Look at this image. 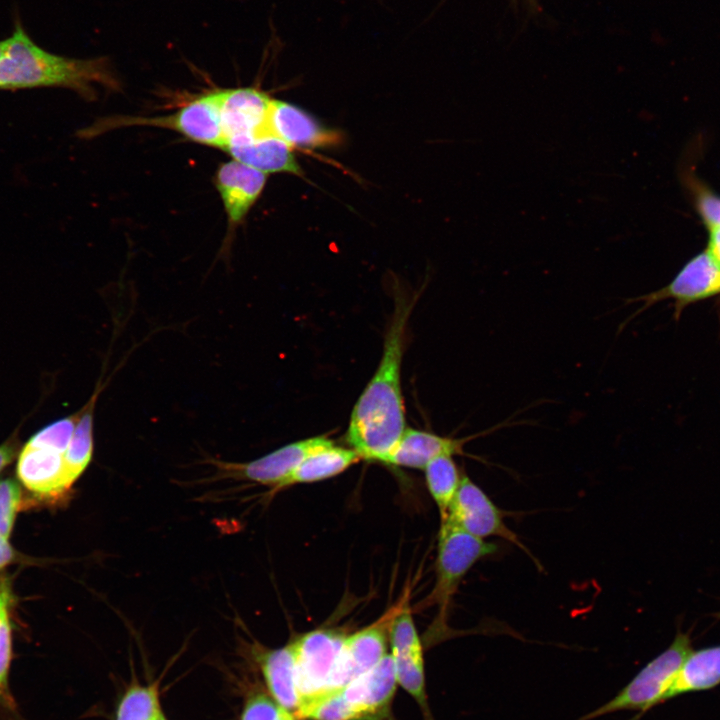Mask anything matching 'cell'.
<instances>
[{
  "label": "cell",
  "instance_id": "cell-1",
  "mask_svg": "<svg viewBox=\"0 0 720 720\" xmlns=\"http://www.w3.org/2000/svg\"><path fill=\"white\" fill-rule=\"evenodd\" d=\"M394 298L380 363L354 405L345 435L361 459L383 464L406 429L401 363L406 326L415 302L401 293Z\"/></svg>",
  "mask_w": 720,
  "mask_h": 720
},
{
  "label": "cell",
  "instance_id": "cell-2",
  "mask_svg": "<svg viewBox=\"0 0 720 720\" xmlns=\"http://www.w3.org/2000/svg\"><path fill=\"white\" fill-rule=\"evenodd\" d=\"M5 40L0 89L62 87L91 99L95 85L120 88L107 58L76 59L50 53L35 44L20 26Z\"/></svg>",
  "mask_w": 720,
  "mask_h": 720
},
{
  "label": "cell",
  "instance_id": "cell-3",
  "mask_svg": "<svg viewBox=\"0 0 720 720\" xmlns=\"http://www.w3.org/2000/svg\"><path fill=\"white\" fill-rule=\"evenodd\" d=\"M498 546L473 536L446 522H441L435 564V584L427 599L438 606L435 620L437 632L449 635L446 624L448 609L460 583L480 560L495 554Z\"/></svg>",
  "mask_w": 720,
  "mask_h": 720
},
{
  "label": "cell",
  "instance_id": "cell-4",
  "mask_svg": "<svg viewBox=\"0 0 720 720\" xmlns=\"http://www.w3.org/2000/svg\"><path fill=\"white\" fill-rule=\"evenodd\" d=\"M692 650L689 636L677 633L673 642L643 666L609 701L576 720H594L619 711L639 712L634 719L664 702L685 657Z\"/></svg>",
  "mask_w": 720,
  "mask_h": 720
},
{
  "label": "cell",
  "instance_id": "cell-5",
  "mask_svg": "<svg viewBox=\"0 0 720 720\" xmlns=\"http://www.w3.org/2000/svg\"><path fill=\"white\" fill-rule=\"evenodd\" d=\"M132 126H149L173 130L195 143L220 149L225 142L214 91L195 97L176 112L168 115L154 117L115 115L105 117L83 129L80 135L86 138L96 137L114 129Z\"/></svg>",
  "mask_w": 720,
  "mask_h": 720
},
{
  "label": "cell",
  "instance_id": "cell-6",
  "mask_svg": "<svg viewBox=\"0 0 720 720\" xmlns=\"http://www.w3.org/2000/svg\"><path fill=\"white\" fill-rule=\"evenodd\" d=\"M505 512L471 478L462 472L457 492L449 506L446 522L481 539L498 537L527 554L538 567V560L506 524Z\"/></svg>",
  "mask_w": 720,
  "mask_h": 720
},
{
  "label": "cell",
  "instance_id": "cell-7",
  "mask_svg": "<svg viewBox=\"0 0 720 720\" xmlns=\"http://www.w3.org/2000/svg\"><path fill=\"white\" fill-rule=\"evenodd\" d=\"M345 637L335 630L319 629L291 642L299 701L329 690L330 679Z\"/></svg>",
  "mask_w": 720,
  "mask_h": 720
},
{
  "label": "cell",
  "instance_id": "cell-8",
  "mask_svg": "<svg viewBox=\"0 0 720 720\" xmlns=\"http://www.w3.org/2000/svg\"><path fill=\"white\" fill-rule=\"evenodd\" d=\"M527 422L529 421H515L514 416H510L482 431L461 438L440 436L432 432L406 427L384 464L424 470L426 465L438 456L469 455L465 452L464 447L473 439L485 437L498 430ZM471 457L486 463L480 457Z\"/></svg>",
  "mask_w": 720,
  "mask_h": 720
},
{
  "label": "cell",
  "instance_id": "cell-9",
  "mask_svg": "<svg viewBox=\"0 0 720 720\" xmlns=\"http://www.w3.org/2000/svg\"><path fill=\"white\" fill-rule=\"evenodd\" d=\"M396 609L377 623L346 636L334 667L329 690L342 689L350 681L373 668L386 654L390 621Z\"/></svg>",
  "mask_w": 720,
  "mask_h": 720
},
{
  "label": "cell",
  "instance_id": "cell-10",
  "mask_svg": "<svg viewBox=\"0 0 720 720\" xmlns=\"http://www.w3.org/2000/svg\"><path fill=\"white\" fill-rule=\"evenodd\" d=\"M717 294H720V267L706 250L691 259L666 287L641 297L627 299V304L636 301H643L644 304L619 326L618 333L640 311L660 300L673 298L679 304H687Z\"/></svg>",
  "mask_w": 720,
  "mask_h": 720
},
{
  "label": "cell",
  "instance_id": "cell-11",
  "mask_svg": "<svg viewBox=\"0 0 720 720\" xmlns=\"http://www.w3.org/2000/svg\"><path fill=\"white\" fill-rule=\"evenodd\" d=\"M397 683L393 658L386 654L373 668L343 687L342 694L354 720H384Z\"/></svg>",
  "mask_w": 720,
  "mask_h": 720
},
{
  "label": "cell",
  "instance_id": "cell-12",
  "mask_svg": "<svg viewBox=\"0 0 720 720\" xmlns=\"http://www.w3.org/2000/svg\"><path fill=\"white\" fill-rule=\"evenodd\" d=\"M214 95L225 142L234 137L268 132L266 124L272 99L265 92L242 87L214 90Z\"/></svg>",
  "mask_w": 720,
  "mask_h": 720
},
{
  "label": "cell",
  "instance_id": "cell-13",
  "mask_svg": "<svg viewBox=\"0 0 720 720\" xmlns=\"http://www.w3.org/2000/svg\"><path fill=\"white\" fill-rule=\"evenodd\" d=\"M265 183V173L234 159L219 165L214 184L223 203L230 232L243 222Z\"/></svg>",
  "mask_w": 720,
  "mask_h": 720
},
{
  "label": "cell",
  "instance_id": "cell-14",
  "mask_svg": "<svg viewBox=\"0 0 720 720\" xmlns=\"http://www.w3.org/2000/svg\"><path fill=\"white\" fill-rule=\"evenodd\" d=\"M333 443L326 435L310 437L287 444L251 462L230 464L228 467L240 478L275 489L308 455Z\"/></svg>",
  "mask_w": 720,
  "mask_h": 720
},
{
  "label": "cell",
  "instance_id": "cell-15",
  "mask_svg": "<svg viewBox=\"0 0 720 720\" xmlns=\"http://www.w3.org/2000/svg\"><path fill=\"white\" fill-rule=\"evenodd\" d=\"M266 128L290 147H324L340 141L336 131L323 126L301 108L282 100H271Z\"/></svg>",
  "mask_w": 720,
  "mask_h": 720
},
{
  "label": "cell",
  "instance_id": "cell-16",
  "mask_svg": "<svg viewBox=\"0 0 720 720\" xmlns=\"http://www.w3.org/2000/svg\"><path fill=\"white\" fill-rule=\"evenodd\" d=\"M222 150L234 160L265 174L302 173L291 147L269 132L230 138Z\"/></svg>",
  "mask_w": 720,
  "mask_h": 720
},
{
  "label": "cell",
  "instance_id": "cell-17",
  "mask_svg": "<svg viewBox=\"0 0 720 720\" xmlns=\"http://www.w3.org/2000/svg\"><path fill=\"white\" fill-rule=\"evenodd\" d=\"M17 476L39 496L57 497L69 490L64 480V453L54 449L25 444L18 457Z\"/></svg>",
  "mask_w": 720,
  "mask_h": 720
},
{
  "label": "cell",
  "instance_id": "cell-18",
  "mask_svg": "<svg viewBox=\"0 0 720 720\" xmlns=\"http://www.w3.org/2000/svg\"><path fill=\"white\" fill-rule=\"evenodd\" d=\"M254 657L269 694L285 709L295 713L299 694L292 643L276 649H254Z\"/></svg>",
  "mask_w": 720,
  "mask_h": 720
},
{
  "label": "cell",
  "instance_id": "cell-19",
  "mask_svg": "<svg viewBox=\"0 0 720 720\" xmlns=\"http://www.w3.org/2000/svg\"><path fill=\"white\" fill-rule=\"evenodd\" d=\"M718 684H720V645L691 650L682 662L664 697V702L686 693L709 690Z\"/></svg>",
  "mask_w": 720,
  "mask_h": 720
},
{
  "label": "cell",
  "instance_id": "cell-20",
  "mask_svg": "<svg viewBox=\"0 0 720 720\" xmlns=\"http://www.w3.org/2000/svg\"><path fill=\"white\" fill-rule=\"evenodd\" d=\"M359 460L361 457L352 448L333 443L308 455L274 490L326 480L341 474Z\"/></svg>",
  "mask_w": 720,
  "mask_h": 720
},
{
  "label": "cell",
  "instance_id": "cell-21",
  "mask_svg": "<svg viewBox=\"0 0 720 720\" xmlns=\"http://www.w3.org/2000/svg\"><path fill=\"white\" fill-rule=\"evenodd\" d=\"M97 393L81 410L69 446L64 453V480L68 489L88 466L93 452V412Z\"/></svg>",
  "mask_w": 720,
  "mask_h": 720
},
{
  "label": "cell",
  "instance_id": "cell-22",
  "mask_svg": "<svg viewBox=\"0 0 720 720\" xmlns=\"http://www.w3.org/2000/svg\"><path fill=\"white\" fill-rule=\"evenodd\" d=\"M428 491L434 500L441 521L447 516L449 506L457 492L462 472L453 456L441 455L432 459L424 468Z\"/></svg>",
  "mask_w": 720,
  "mask_h": 720
},
{
  "label": "cell",
  "instance_id": "cell-23",
  "mask_svg": "<svg viewBox=\"0 0 720 720\" xmlns=\"http://www.w3.org/2000/svg\"><path fill=\"white\" fill-rule=\"evenodd\" d=\"M163 715L157 682L141 684L136 680L122 694L115 720H159Z\"/></svg>",
  "mask_w": 720,
  "mask_h": 720
},
{
  "label": "cell",
  "instance_id": "cell-24",
  "mask_svg": "<svg viewBox=\"0 0 720 720\" xmlns=\"http://www.w3.org/2000/svg\"><path fill=\"white\" fill-rule=\"evenodd\" d=\"M391 656L394 661L397 682L428 715L422 644L391 648Z\"/></svg>",
  "mask_w": 720,
  "mask_h": 720
},
{
  "label": "cell",
  "instance_id": "cell-25",
  "mask_svg": "<svg viewBox=\"0 0 720 720\" xmlns=\"http://www.w3.org/2000/svg\"><path fill=\"white\" fill-rule=\"evenodd\" d=\"M295 715L312 720H354L342 689L327 690L300 700Z\"/></svg>",
  "mask_w": 720,
  "mask_h": 720
},
{
  "label": "cell",
  "instance_id": "cell-26",
  "mask_svg": "<svg viewBox=\"0 0 720 720\" xmlns=\"http://www.w3.org/2000/svg\"><path fill=\"white\" fill-rule=\"evenodd\" d=\"M80 414L81 411L44 427L34 434L26 444L34 447L50 448L65 453Z\"/></svg>",
  "mask_w": 720,
  "mask_h": 720
},
{
  "label": "cell",
  "instance_id": "cell-27",
  "mask_svg": "<svg viewBox=\"0 0 720 720\" xmlns=\"http://www.w3.org/2000/svg\"><path fill=\"white\" fill-rule=\"evenodd\" d=\"M240 720H294L293 714L269 693L253 691L246 698Z\"/></svg>",
  "mask_w": 720,
  "mask_h": 720
},
{
  "label": "cell",
  "instance_id": "cell-28",
  "mask_svg": "<svg viewBox=\"0 0 720 720\" xmlns=\"http://www.w3.org/2000/svg\"><path fill=\"white\" fill-rule=\"evenodd\" d=\"M12 657V639L7 607L0 609V706L14 707L9 691V669Z\"/></svg>",
  "mask_w": 720,
  "mask_h": 720
},
{
  "label": "cell",
  "instance_id": "cell-29",
  "mask_svg": "<svg viewBox=\"0 0 720 720\" xmlns=\"http://www.w3.org/2000/svg\"><path fill=\"white\" fill-rule=\"evenodd\" d=\"M21 503L20 485L13 479L0 481V533L8 538Z\"/></svg>",
  "mask_w": 720,
  "mask_h": 720
},
{
  "label": "cell",
  "instance_id": "cell-30",
  "mask_svg": "<svg viewBox=\"0 0 720 720\" xmlns=\"http://www.w3.org/2000/svg\"><path fill=\"white\" fill-rule=\"evenodd\" d=\"M698 211L709 228L720 227V197L703 191L697 200Z\"/></svg>",
  "mask_w": 720,
  "mask_h": 720
},
{
  "label": "cell",
  "instance_id": "cell-31",
  "mask_svg": "<svg viewBox=\"0 0 720 720\" xmlns=\"http://www.w3.org/2000/svg\"><path fill=\"white\" fill-rule=\"evenodd\" d=\"M18 441L15 438L9 439L0 445V471L13 461L18 453Z\"/></svg>",
  "mask_w": 720,
  "mask_h": 720
},
{
  "label": "cell",
  "instance_id": "cell-32",
  "mask_svg": "<svg viewBox=\"0 0 720 720\" xmlns=\"http://www.w3.org/2000/svg\"><path fill=\"white\" fill-rule=\"evenodd\" d=\"M709 229L710 235L707 252L710 254L715 263L720 267V227H712Z\"/></svg>",
  "mask_w": 720,
  "mask_h": 720
},
{
  "label": "cell",
  "instance_id": "cell-33",
  "mask_svg": "<svg viewBox=\"0 0 720 720\" xmlns=\"http://www.w3.org/2000/svg\"><path fill=\"white\" fill-rule=\"evenodd\" d=\"M15 558V552L8 542V538L0 533V569L11 563Z\"/></svg>",
  "mask_w": 720,
  "mask_h": 720
},
{
  "label": "cell",
  "instance_id": "cell-34",
  "mask_svg": "<svg viewBox=\"0 0 720 720\" xmlns=\"http://www.w3.org/2000/svg\"><path fill=\"white\" fill-rule=\"evenodd\" d=\"M10 601V592L7 584L0 582V609L7 607Z\"/></svg>",
  "mask_w": 720,
  "mask_h": 720
},
{
  "label": "cell",
  "instance_id": "cell-35",
  "mask_svg": "<svg viewBox=\"0 0 720 720\" xmlns=\"http://www.w3.org/2000/svg\"><path fill=\"white\" fill-rule=\"evenodd\" d=\"M513 1H516V0H513ZM526 2H527V5H528V9H529L532 13H537V12L540 11L539 0H526Z\"/></svg>",
  "mask_w": 720,
  "mask_h": 720
},
{
  "label": "cell",
  "instance_id": "cell-36",
  "mask_svg": "<svg viewBox=\"0 0 720 720\" xmlns=\"http://www.w3.org/2000/svg\"><path fill=\"white\" fill-rule=\"evenodd\" d=\"M5 46H6V40L0 41V59L4 53Z\"/></svg>",
  "mask_w": 720,
  "mask_h": 720
},
{
  "label": "cell",
  "instance_id": "cell-37",
  "mask_svg": "<svg viewBox=\"0 0 720 720\" xmlns=\"http://www.w3.org/2000/svg\"><path fill=\"white\" fill-rule=\"evenodd\" d=\"M159 720H167L165 714Z\"/></svg>",
  "mask_w": 720,
  "mask_h": 720
}]
</instances>
